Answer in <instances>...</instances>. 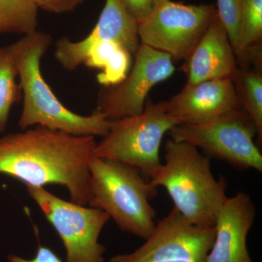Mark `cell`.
Returning <instances> with one entry per match:
<instances>
[{"label":"cell","instance_id":"e0dca14e","mask_svg":"<svg viewBox=\"0 0 262 262\" xmlns=\"http://www.w3.org/2000/svg\"><path fill=\"white\" fill-rule=\"evenodd\" d=\"M13 46H0V133L5 132L10 112L22 98Z\"/></svg>","mask_w":262,"mask_h":262},{"label":"cell","instance_id":"603a6c76","mask_svg":"<svg viewBox=\"0 0 262 262\" xmlns=\"http://www.w3.org/2000/svg\"><path fill=\"white\" fill-rule=\"evenodd\" d=\"M8 262H63V261L51 248L39 245L35 256L32 259H27L18 255L10 254L8 256Z\"/></svg>","mask_w":262,"mask_h":262},{"label":"cell","instance_id":"d6986e66","mask_svg":"<svg viewBox=\"0 0 262 262\" xmlns=\"http://www.w3.org/2000/svg\"><path fill=\"white\" fill-rule=\"evenodd\" d=\"M262 0H243L241 15V42L239 59L245 51L261 42Z\"/></svg>","mask_w":262,"mask_h":262},{"label":"cell","instance_id":"9a60e30c","mask_svg":"<svg viewBox=\"0 0 262 262\" xmlns=\"http://www.w3.org/2000/svg\"><path fill=\"white\" fill-rule=\"evenodd\" d=\"M133 56L118 43L112 40L95 42L86 51L82 65L101 71L97 80L103 87L120 83L128 75Z\"/></svg>","mask_w":262,"mask_h":262},{"label":"cell","instance_id":"8992f818","mask_svg":"<svg viewBox=\"0 0 262 262\" xmlns=\"http://www.w3.org/2000/svg\"><path fill=\"white\" fill-rule=\"evenodd\" d=\"M26 187L63 242L67 262H104L106 248L98 241L110 220L106 212L64 201L43 187Z\"/></svg>","mask_w":262,"mask_h":262},{"label":"cell","instance_id":"7c38bea8","mask_svg":"<svg viewBox=\"0 0 262 262\" xmlns=\"http://www.w3.org/2000/svg\"><path fill=\"white\" fill-rule=\"evenodd\" d=\"M165 103L170 115L188 125L205 123L242 108L232 78L187 83Z\"/></svg>","mask_w":262,"mask_h":262},{"label":"cell","instance_id":"9c48e42d","mask_svg":"<svg viewBox=\"0 0 262 262\" xmlns=\"http://www.w3.org/2000/svg\"><path fill=\"white\" fill-rule=\"evenodd\" d=\"M215 235V226L192 225L173 207L142 246L108 262H206Z\"/></svg>","mask_w":262,"mask_h":262},{"label":"cell","instance_id":"3957f363","mask_svg":"<svg viewBox=\"0 0 262 262\" xmlns=\"http://www.w3.org/2000/svg\"><path fill=\"white\" fill-rule=\"evenodd\" d=\"M165 151V163L149 177L150 183L166 189L174 208L188 222L200 227H214L227 198L225 177L215 179L209 158L185 141L168 139Z\"/></svg>","mask_w":262,"mask_h":262},{"label":"cell","instance_id":"44dd1931","mask_svg":"<svg viewBox=\"0 0 262 262\" xmlns=\"http://www.w3.org/2000/svg\"><path fill=\"white\" fill-rule=\"evenodd\" d=\"M138 24L144 21L160 5L168 0H121Z\"/></svg>","mask_w":262,"mask_h":262},{"label":"cell","instance_id":"277c9868","mask_svg":"<svg viewBox=\"0 0 262 262\" xmlns=\"http://www.w3.org/2000/svg\"><path fill=\"white\" fill-rule=\"evenodd\" d=\"M89 205L106 212L124 232L146 239L154 229L156 211L150 201L158 188L143 178L139 168L93 155Z\"/></svg>","mask_w":262,"mask_h":262},{"label":"cell","instance_id":"52a82bcc","mask_svg":"<svg viewBox=\"0 0 262 262\" xmlns=\"http://www.w3.org/2000/svg\"><path fill=\"white\" fill-rule=\"evenodd\" d=\"M169 133L173 140L189 143L234 168L262 171V155L253 140L257 131L242 108L199 125L179 124Z\"/></svg>","mask_w":262,"mask_h":262},{"label":"cell","instance_id":"ffe728a7","mask_svg":"<svg viewBox=\"0 0 262 262\" xmlns=\"http://www.w3.org/2000/svg\"><path fill=\"white\" fill-rule=\"evenodd\" d=\"M216 13L227 34L236 56L241 42V15L243 0H216Z\"/></svg>","mask_w":262,"mask_h":262},{"label":"cell","instance_id":"ba28073f","mask_svg":"<svg viewBox=\"0 0 262 262\" xmlns=\"http://www.w3.org/2000/svg\"><path fill=\"white\" fill-rule=\"evenodd\" d=\"M215 13L214 5H186L168 0L138 24L139 39L141 44L167 53L173 59L185 61Z\"/></svg>","mask_w":262,"mask_h":262},{"label":"cell","instance_id":"30bf717a","mask_svg":"<svg viewBox=\"0 0 262 262\" xmlns=\"http://www.w3.org/2000/svg\"><path fill=\"white\" fill-rule=\"evenodd\" d=\"M135 61L125 80L104 87L98 96L96 110L108 121L140 115L149 93L157 84L173 75V58L167 53L140 44Z\"/></svg>","mask_w":262,"mask_h":262},{"label":"cell","instance_id":"5b68a950","mask_svg":"<svg viewBox=\"0 0 262 262\" xmlns=\"http://www.w3.org/2000/svg\"><path fill=\"white\" fill-rule=\"evenodd\" d=\"M180 122L170 115L165 101H146L143 113L111 121L110 130L95 148V156L117 160L151 177L162 165L163 136Z\"/></svg>","mask_w":262,"mask_h":262},{"label":"cell","instance_id":"6da1fadb","mask_svg":"<svg viewBox=\"0 0 262 262\" xmlns=\"http://www.w3.org/2000/svg\"><path fill=\"white\" fill-rule=\"evenodd\" d=\"M0 138V174L43 187L67 188L71 201L88 206L94 136H75L39 125Z\"/></svg>","mask_w":262,"mask_h":262},{"label":"cell","instance_id":"ac0fdd59","mask_svg":"<svg viewBox=\"0 0 262 262\" xmlns=\"http://www.w3.org/2000/svg\"><path fill=\"white\" fill-rule=\"evenodd\" d=\"M38 10L34 0H0V35L35 32Z\"/></svg>","mask_w":262,"mask_h":262},{"label":"cell","instance_id":"7402d4cb","mask_svg":"<svg viewBox=\"0 0 262 262\" xmlns=\"http://www.w3.org/2000/svg\"><path fill=\"white\" fill-rule=\"evenodd\" d=\"M85 0H34L39 9L57 14L70 13Z\"/></svg>","mask_w":262,"mask_h":262},{"label":"cell","instance_id":"4fadbf2b","mask_svg":"<svg viewBox=\"0 0 262 262\" xmlns=\"http://www.w3.org/2000/svg\"><path fill=\"white\" fill-rule=\"evenodd\" d=\"M256 208L247 193L228 198L215 221V235L206 262H253L248 253V232L254 224Z\"/></svg>","mask_w":262,"mask_h":262},{"label":"cell","instance_id":"7a4b0ae2","mask_svg":"<svg viewBox=\"0 0 262 262\" xmlns=\"http://www.w3.org/2000/svg\"><path fill=\"white\" fill-rule=\"evenodd\" d=\"M51 36L36 30L13 43L23 106L18 120L20 130L39 125L75 136H103L111 121L97 110L89 115L74 113L52 91L41 72V60L51 46Z\"/></svg>","mask_w":262,"mask_h":262},{"label":"cell","instance_id":"5bb4252c","mask_svg":"<svg viewBox=\"0 0 262 262\" xmlns=\"http://www.w3.org/2000/svg\"><path fill=\"white\" fill-rule=\"evenodd\" d=\"M237 69V56L227 31L215 13L206 32L183 65L187 84L232 79Z\"/></svg>","mask_w":262,"mask_h":262},{"label":"cell","instance_id":"8fae6325","mask_svg":"<svg viewBox=\"0 0 262 262\" xmlns=\"http://www.w3.org/2000/svg\"><path fill=\"white\" fill-rule=\"evenodd\" d=\"M112 40L135 56L141 42L137 21L121 0H105L97 23L87 37L80 41L61 37L57 41L55 58L64 70L74 71L82 65L84 52L95 42Z\"/></svg>","mask_w":262,"mask_h":262},{"label":"cell","instance_id":"2e32d148","mask_svg":"<svg viewBox=\"0 0 262 262\" xmlns=\"http://www.w3.org/2000/svg\"><path fill=\"white\" fill-rule=\"evenodd\" d=\"M232 81L241 107L262 139V75L259 70L237 69Z\"/></svg>","mask_w":262,"mask_h":262}]
</instances>
